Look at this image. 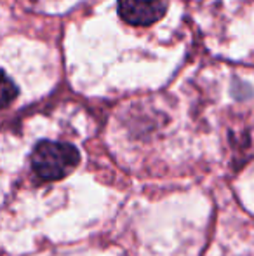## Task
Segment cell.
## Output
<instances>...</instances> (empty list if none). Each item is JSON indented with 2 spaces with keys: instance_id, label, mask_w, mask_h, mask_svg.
Listing matches in <instances>:
<instances>
[{
  "instance_id": "obj_1",
  "label": "cell",
  "mask_w": 254,
  "mask_h": 256,
  "mask_svg": "<svg viewBox=\"0 0 254 256\" xmlns=\"http://www.w3.org/2000/svg\"><path fill=\"white\" fill-rule=\"evenodd\" d=\"M80 162V154L73 145L64 142L44 140L31 152V168L44 182H59L75 171Z\"/></svg>"
},
{
  "instance_id": "obj_2",
  "label": "cell",
  "mask_w": 254,
  "mask_h": 256,
  "mask_svg": "<svg viewBox=\"0 0 254 256\" xmlns=\"http://www.w3.org/2000/svg\"><path fill=\"white\" fill-rule=\"evenodd\" d=\"M167 12V0H119V14L126 23L148 26Z\"/></svg>"
},
{
  "instance_id": "obj_3",
  "label": "cell",
  "mask_w": 254,
  "mask_h": 256,
  "mask_svg": "<svg viewBox=\"0 0 254 256\" xmlns=\"http://www.w3.org/2000/svg\"><path fill=\"white\" fill-rule=\"evenodd\" d=\"M17 96V86L12 82V78L0 70V110L7 108Z\"/></svg>"
}]
</instances>
